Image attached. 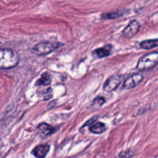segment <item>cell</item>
Masks as SVG:
<instances>
[{
  "instance_id": "6da1fadb",
  "label": "cell",
  "mask_w": 158,
  "mask_h": 158,
  "mask_svg": "<svg viewBox=\"0 0 158 158\" xmlns=\"http://www.w3.org/2000/svg\"><path fill=\"white\" fill-rule=\"evenodd\" d=\"M18 54L10 49H0V69H8L17 66Z\"/></svg>"
},
{
  "instance_id": "7a4b0ae2",
  "label": "cell",
  "mask_w": 158,
  "mask_h": 158,
  "mask_svg": "<svg viewBox=\"0 0 158 158\" xmlns=\"http://www.w3.org/2000/svg\"><path fill=\"white\" fill-rule=\"evenodd\" d=\"M158 64V52L145 54L138 60L137 69L139 71H148L155 67Z\"/></svg>"
},
{
  "instance_id": "3957f363",
  "label": "cell",
  "mask_w": 158,
  "mask_h": 158,
  "mask_svg": "<svg viewBox=\"0 0 158 158\" xmlns=\"http://www.w3.org/2000/svg\"><path fill=\"white\" fill-rule=\"evenodd\" d=\"M60 46V43H51V42H40L32 48V51L38 56H45L53 52Z\"/></svg>"
},
{
  "instance_id": "277c9868",
  "label": "cell",
  "mask_w": 158,
  "mask_h": 158,
  "mask_svg": "<svg viewBox=\"0 0 158 158\" xmlns=\"http://www.w3.org/2000/svg\"><path fill=\"white\" fill-rule=\"evenodd\" d=\"M122 80H123V76L121 75H114L109 77L103 84V90L106 92H112L115 90L121 83Z\"/></svg>"
},
{
  "instance_id": "5b68a950",
  "label": "cell",
  "mask_w": 158,
  "mask_h": 158,
  "mask_svg": "<svg viewBox=\"0 0 158 158\" xmlns=\"http://www.w3.org/2000/svg\"><path fill=\"white\" fill-rule=\"evenodd\" d=\"M143 80V76L141 73H134L130 76L124 80L123 83V89H131L138 86Z\"/></svg>"
},
{
  "instance_id": "8992f818",
  "label": "cell",
  "mask_w": 158,
  "mask_h": 158,
  "mask_svg": "<svg viewBox=\"0 0 158 158\" xmlns=\"http://www.w3.org/2000/svg\"><path fill=\"white\" fill-rule=\"evenodd\" d=\"M140 25L137 20H132L123 31V35L126 38H132L138 33Z\"/></svg>"
},
{
  "instance_id": "52a82bcc",
  "label": "cell",
  "mask_w": 158,
  "mask_h": 158,
  "mask_svg": "<svg viewBox=\"0 0 158 158\" xmlns=\"http://www.w3.org/2000/svg\"><path fill=\"white\" fill-rule=\"evenodd\" d=\"M36 131L42 137H46L56 132L55 127L46 123H42L37 127Z\"/></svg>"
},
{
  "instance_id": "ba28073f",
  "label": "cell",
  "mask_w": 158,
  "mask_h": 158,
  "mask_svg": "<svg viewBox=\"0 0 158 158\" xmlns=\"http://www.w3.org/2000/svg\"><path fill=\"white\" fill-rule=\"evenodd\" d=\"M49 151V144H40L32 150V154L36 158H45Z\"/></svg>"
},
{
  "instance_id": "9c48e42d",
  "label": "cell",
  "mask_w": 158,
  "mask_h": 158,
  "mask_svg": "<svg viewBox=\"0 0 158 158\" xmlns=\"http://www.w3.org/2000/svg\"><path fill=\"white\" fill-rule=\"evenodd\" d=\"M111 50H112V46L110 44H107L99 49H95L93 52V55L97 58H104L110 55Z\"/></svg>"
},
{
  "instance_id": "30bf717a",
  "label": "cell",
  "mask_w": 158,
  "mask_h": 158,
  "mask_svg": "<svg viewBox=\"0 0 158 158\" xmlns=\"http://www.w3.org/2000/svg\"><path fill=\"white\" fill-rule=\"evenodd\" d=\"M126 12L127 10H125V9H118V10L114 11V12L103 14L102 18L106 19H118L124 15Z\"/></svg>"
},
{
  "instance_id": "8fae6325",
  "label": "cell",
  "mask_w": 158,
  "mask_h": 158,
  "mask_svg": "<svg viewBox=\"0 0 158 158\" xmlns=\"http://www.w3.org/2000/svg\"><path fill=\"white\" fill-rule=\"evenodd\" d=\"M140 47L143 49H151L158 47V39L143 40L140 43Z\"/></svg>"
},
{
  "instance_id": "7c38bea8",
  "label": "cell",
  "mask_w": 158,
  "mask_h": 158,
  "mask_svg": "<svg viewBox=\"0 0 158 158\" xmlns=\"http://www.w3.org/2000/svg\"><path fill=\"white\" fill-rule=\"evenodd\" d=\"M89 131L91 133L95 134H103V132L106 131V125L104 123H101V122H97V123H94V125L89 127Z\"/></svg>"
},
{
  "instance_id": "4fadbf2b",
  "label": "cell",
  "mask_w": 158,
  "mask_h": 158,
  "mask_svg": "<svg viewBox=\"0 0 158 158\" xmlns=\"http://www.w3.org/2000/svg\"><path fill=\"white\" fill-rule=\"evenodd\" d=\"M51 83V77L48 73L42 74L40 78L35 82V86H48Z\"/></svg>"
},
{
  "instance_id": "5bb4252c",
  "label": "cell",
  "mask_w": 158,
  "mask_h": 158,
  "mask_svg": "<svg viewBox=\"0 0 158 158\" xmlns=\"http://www.w3.org/2000/svg\"><path fill=\"white\" fill-rule=\"evenodd\" d=\"M106 100H105L104 97H98L97 98H95L94 100L92 103V106L94 108H99L100 106H102L103 105V103H105Z\"/></svg>"
},
{
  "instance_id": "9a60e30c",
  "label": "cell",
  "mask_w": 158,
  "mask_h": 158,
  "mask_svg": "<svg viewBox=\"0 0 158 158\" xmlns=\"http://www.w3.org/2000/svg\"><path fill=\"white\" fill-rule=\"evenodd\" d=\"M133 155H134V153L130 150H127V151H122L121 153H120L119 157L120 158H131L133 157Z\"/></svg>"
}]
</instances>
